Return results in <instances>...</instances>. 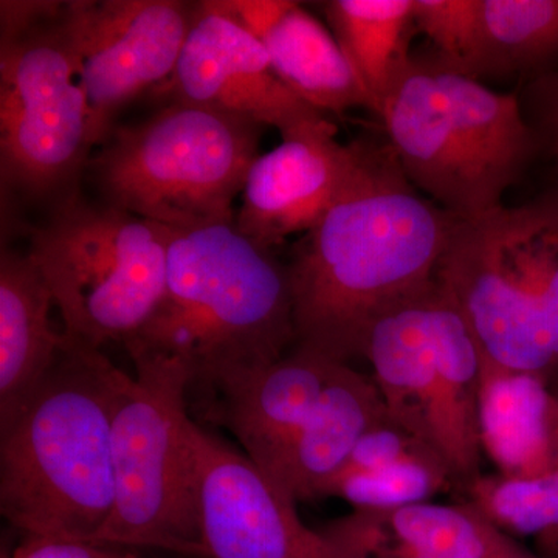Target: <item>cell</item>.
Wrapping results in <instances>:
<instances>
[{
	"label": "cell",
	"instance_id": "obj_1",
	"mask_svg": "<svg viewBox=\"0 0 558 558\" xmlns=\"http://www.w3.org/2000/svg\"><path fill=\"white\" fill-rule=\"evenodd\" d=\"M457 219L411 185L387 146L359 163L288 266L295 347L348 363L371 326L435 281Z\"/></svg>",
	"mask_w": 558,
	"mask_h": 558
},
{
	"label": "cell",
	"instance_id": "obj_2",
	"mask_svg": "<svg viewBox=\"0 0 558 558\" xmlns=\"http://www.w3.org/2000/svg\"><path fill=\"white\" fill-rule=\"evenodd\" d=\"M128 376L65 333L53 368L0 432V510L25 537L89 542L116 497L112 425Z\"/></svg>",
	"mask_w": 558,
	"mask_h": 558
},
{
	"label": "cell",
	"instance_id": "obj_3",
	"mask_svg": "<svg viewBox=\"0 0 558 558\" xmlns=\"http://www.w3.org/2000/svg\"><path fill=\"white\" fill-rule=\"evenodd\" d=\"M293 347L288 266L234 223L171 231L159 307L124 344L131 360H178L190 391L275 362Z\"/></svg>",
	"mask_w": 558,
	"mask_h": 558
},
{
	"label": "cell",
	"instance_id": "obj_4",
	"mask_svg": "<svg viewBox=\"0 0 558 558\" xmlns=\"http://www.w3.org/2000/svg\"><path fill=\"white\" fill-rule=\"evenodd\" d=\"M377 117L411 185L457 220L502 207L539 156L519 95L488 89L436 57L410 58Z\"/></svg>",
	"mask_w": 558,
	"mask_h": 558
},
{
	"label": "cell",
	"instance_id": "obj_5",
	"mask_svg": "<svg viewBox=\"0 0 558 558\" xmlns=\"http://www.w3.org/2000/svg\"><path fill=\"white\" fill-rule=\"evenodd\" d=\"M436 281L484 357L558 376V186L526 204L457 220Z\"/></svg>",
	"mask_w": 558,
	"mask_h": 558
},
{
	"label": "cell",
	"instance_id": "obj_6",
	"mask_svg": "<svg viewBox=\"0 0 558 558\" xmlns=\"http://www.w3.org/2000/svg\"><path fill=\"white\" fill-rule=\"evenodd\" d=\"M266 128L189 102L117 124L87 161L101 201L172 230L233 226Z\"/></svg>",
	"mask_w": 558,
	"mask_h": 558
},
{
	"label": "cell",
	"instance_id": "obj_7",
	"mask_svg": "<svg viewBox=\"0 0 558 558\" xmlns=\"http://www.w3.org/2000/svg\"><path fill=\"white\" fill-rule=\"evenodd\" d=\"M65 2H0L2 191L53 205L76 196L94 146Z\"/></svg>",
	"mask_w": 558,
	"mask_h": 558
},
{
	"label": "cell",
	"instance_id": "obj_8",
	"mask_svg": "<svg viewBox=\"0 0 558 558\" xmlns=\"http://www.w3.org/2000/svg\"><path fill=\"white\" fill-rule=\"evenodd\" d=\"M132 362L135 376L124 385L113 414L112 512L86 543L208 558L201 529L189 371L171 359Z\"/></svg>",
	"mask_w": 558,
	"mask_h": 558
},
{
	"label": "cell",
	"instance_id": "obj_9",
	"mask_svg": "<svg viewBox=\"0 0 558 558\" xmlns=\"http://www.w3.org/2000/svg\"><path fill=\"white\" fill-rule=\"evenodd\" d=\"M171 229L80 194L31 233L28 255L60 312L64 332L95 349L134 339L159 307Z\"/></svg>",
	"mask_w": 558,
	"mask_h": 558
},
{
	"label": "cell",
	"instance_id": "obj_10",
	"mask_svg": "<svg viewBox=\"0 0 558 558\" xmlns=\"http://www.w3.org/2000/svg\"><path fill=\"white\" fill-rule=\"evenodd\" d=\"M196 7L186 0H69L94 149L117 126L121 110L171 78Z\"/></svg>",
	"mask_w": 558,
	"mask_h": 558
},
{
	"label": "cell",
	"instance_id": "obj_11",
	"mask_svg": "<svg viewBox=\"0 0 558 558\" xmlns=\"http://www.w3.org/2000/svg\"><path fill=\"white\" fill-rule=\"evenodd\" d=\"M462 318L429 282L371 326L363 357L389 417L446 461L451 438L450 366Z\"/></svg>",
	"mask_w": 558,
	"mask_h": 558
},
{
	"label": "cell",
	"instance_id": "obj_12",
	"mask_svg": "<svg viewBox=\"0 0 558 558\" xmlns=\"http://www.w3.org/2000/svg\"><path fill=\"white\" fill-rule=\"evenodd\" d=\"M154 92L167 102H189L275 128L282 138L328 120L282 83L259 39L216 0L197 2L178 65Z\"/></svg>",
	"mask_w": 558,
	"mask_h": 558
},
{
	"label": "cell",
	"instance_id": "obj_13",
	"mask_svg": "<svg viewBox=\"0 0 558 558\" xmlns=\"http://www.w3.org/2000/svg\"><path fill=\"white\" fill-rule=\"evenodd\" d=\"M201 529L208 558H362L301 521L245 454L196 424Z\"/></svg>",
	"mask_w": 558,
	"mask_h": 558
},
{
	"label": "cell",
	"instance_id": "obj_14",
	"mask_svg": "<svg viewBox=\"0 0 558 558\" xmlns=\"http://www.w3.org/2000/svg\"><path fill=\"white\" fill-rule=\"evenodd\" d=\"M359 156L360 142L341 145L329 120L282 138L253 161L234 226L267 250L306 234L347 185Z\"/></svg>",
	"mask_w": 558,
	"mask_h": 558
},
{
	"label": "cell",
	"instance_id": "obj_15",
	"mask_svg": "<svg viewBox=\"0 0 558 558\" xmlns=\"http://www.w3.org/2000/svg\"><path fill=\"white\" fill-rule=\"evenodd\" d=\"M340 362L293 348L284 357L236 371L208 387L205 416L229 429L269 476L317 405Z\"/></svg>",
	"mask_w": 558,
	"mask_h": 558
},
{
	"label": "cell",
	"instance_id": "obj_16",
	"mask_svg": "<svg viewBox=\"0 0 558 558\" xmlns=\"http://www.w3.org/2000/svg\"><path fill=\"white\" fill-rule=\"evenodd\" d=\"M223 13L259 39L282 83L319 113L365 108L368 92L336 36L292 0H216Z\"/></svg>",
	"mask_w": 558,
	"mask_h": 558
},
{
	"label": "cell",
	"instance_id": "obj_17",
	"mask_svg": "<svg viewBox=\"0 0 558 558\" xmlns=\"http://www.w3.org/2000/svg\"><path fill=\"white\" fill-rule=\"evenodd\" d=\"M388 417L373 376L340 363L317 405L267 478L290 501L323 498L369 428Z\"/></svg>",
	"mask_w": 558,
	"mask_h": 558
},
{
	"label": "cell",
	"instance_id": "obj_18",
	"mask_svg": "<svg viewBox=\"0 0 558 558\" xmlns=\"http://www.w3.org/2000/svg\"><path fill=\"white\" fill-rule=\"evenodd\" d=\"M319 531L362 558H490L510 538L469 502L352 509Z\"/></svg>",
	"mask_w": 558,
	"mask_h": 558
},
{
	"label": "cell",
	"instance_id": "obj_19",
	"mask_svg": "<svg viewBox=\"0 0 558 558\" xmlns=\"http://www.w3.org/2000/svg\"><path fill=\"white\" fill-rule=\"evenodd\" d=\"M556 377L505 368L483 355L478 396L481 449L494 462L498 475L535 478L548 472L556 461Z\"/></svg>",
	"mask_w": 558,
	"mask_h": 558
},
{
	"label": "cell",
	"instance_id": "obj_20",
	"mask_svg": "<svg viewBox=\"0 0 558 558\" xmlns=\"http://www.w3.org/2000/svg\"><path fill=\"white\" fill-rule=\"evenodd\" d=\"M57 307L46 279L28 253L0 255V432L20 416L53 368L64 347Z\"/></svg>",
	"mask_w": 558,
	"mask_h": 558
},
{
	"label": "cell",
	"instance_id": "obj_21",
	"mask_svg": "<svg viewBox=\"0 0 558 558\" xmlns=\"http://www.w3.org/2000/svg\"><path fill=\"white\" fill-rule=\"evenodd\" d=\"M414 0H329L323 3L330 32L377 110L410 61Z\"/></svg>",
	"mask_w": 558,
	"mask_h": 558
},
{
	"label": "cell",
	"instance_id": "obj_22",
	"mask_svg": "<svg viewBox=\"0 0 558 558\" xmlns=\"http://www.w3.org/2000/svg\"><path fill=\"white\" fill-rule=\"evenodd\" d=\"M480 76L524 75L558 69V0H481Z\"/></svg>",
	"mask_w": 558,
	"mask_h": 558
},
{
	"label": "cell",
	"instance_id": "obj_23",
	"mask_svg": "<svg viewBox=\"0 0 558 558\" xmlns=\"http://www.w3.org/2000/svg\"><path fill=\"white\" fill-rule=\"evenodd\" d=\"M464 495L465 502L509 537H534L546 550L558 553V453L543 475H481Z\"/></svg>",
	"mask_w": 558,
	"mask_h": 558
},
{
	"label": "cell",
	"instance_id": "obj_24",
	"mask_svg": "<svg viewBox=\"0 0 558 558\" xmlns=\"http://www.w3.org/2000/svg\"><path fill=\"white\" fill-rule=\"evenodd\" d=\"M451 487L457 483L449 465L438 454L425 453L387 468L340 473L323 498L343 499L354 510H389L428 502Z\"/></svg>",
	"mask_w": 558,
	"mask_h": 558
},
{
	"label": "cell",
	"instance_id": "obj_25",
	"mask_svg": "<svg viewBox=\"0 0 558 558\" xmlns=\"http://www.w3.org/2000/svg\"><path fill=\"white\" fill-rule=\"evenodd\" d=\"M414 27L424 33L436 58L450 69L480 80L483 53L481 0H414Z\"/></svg>",
	"mask_w": 558,
	"mask_h": 558
},
{
	"label": "cell",
	"instance_id": "obj_26",
	"mask_svg": "<svg viewBox=\"0 0 558 558\" xmlns=\"http://www.w3.org/2000/svg\"><path fill=\"white\" fill-rule=\"evenodd\" d=\"M425 453H436V451L429 449L427 444L422 442L416 436L411 435L409 429L396 424L388 414V417L363 435L340 473L387 468L403 459Z\"/></svg>",
	"mask_w": 558,
	"mask_h": 558
},
{
	"label": "cell",
	"instance_id": "obj_27",
	"mask_svg": "<svg viewBox=\"0 0 558 558\" xmlns=\"http://www.w3.org/2000/svg\"><path fill=\"white\" fill-rule=\"evenodd\" d=\"M521 105L537 135L539 156L548 157L553 167V186H558V69L529 80Z\"/></svg>",
	"mask_w": 558,
	"mask_h": 558
},
{
	"label": "cell",
	"instance_id": "obj_28",
	"mask_svg": "<svg viewBox=\"0 0 558 558\" xmlns=\"http://www.w3.org/2000/svg\"><path fill=\"white\" fill-rule=\"evenodd\" d=\"M11 558H140L75 539L25 537Z\"/></svg>",
	"mask_w": 558,
	"mask_h": 558
},
{
	"label": "cell",
	"instance_id": "obj_29",
	"mask_svg": "<svg viewBox=\"0 0 558 558\" xmlns=\"http://www.w3.org/2000/svg\"><path fill=\"white\" fill-rule=\"evenodd\" d=\"M490 558H537V557L531 556V554H529L527 550L520 548V546L517 545V543L513 542L512 538H509L508 543H506V545L502 546V548L499 549L497 554H494V556H492Z\"/></svg>",
	"mask_w": 558,
	"mask_h": 558
}]
</instances>
